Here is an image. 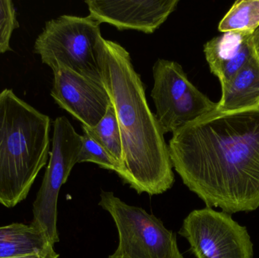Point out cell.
I'll list each match as a JSON object with an SVG mask.
<instances>
[{
	"label": "cell",
	"mask_w": 259,
	"mask_h": 258,
	"mask_svg": "<svg viewBox=\"0 0 259 258\" xmlns=\"http://www.w3.org/2000/svg\"><path fill=\"white\" fill-rule=\"evenodd\" d=\"M222 90V98L216 108L218 112H232L259 108V61L255 53Z\"/></svg>",
	"instance_id": "12"
},
{
	"label": "cell",
	"mask_w": 259,
	"mask_h": 258,
	"mask_svg": "<svg viewBox=\"0 0 259 258\" xmlns=\"http://www.w3.org/2000/svg\"><path fill=\"white\" fill-rule=\"evenodd\" d=\"M252 32L230 31L211 39L204 45L210 70L226 87L255 55Z\"/></svg>",
	"instance_id": "11"
},
{
	"label": "cell",
	"mask_w": 259,
	"mask_h": 258,
	"mask_svg": "<svg viewBox=\"0 0 259 258\" xmlns=\"http://www.w3.org/2000/svg\"><path fill=\"white\" fill-rule=\"evenodd\" d=\"M101 36L100 23L90 15H62L46 23L33 50L53 71L66 68L103 82L97 50Z\"/></svg>",
	"instance_id": "4"
},
{
	"label": "cell",
	"mask_w": 259,
	"mask_h": 258,
	"mask_svg": "<svg viewBox=\"0 0 259 258\" xmlns=\"http://www.w3.org/2000/svg\"><path fill=\"white\" fill-rule=\"evenodd\" d=\"M51 95L58 105L87 127H95L112 104L103 82L66 68L53 70Z\"/></svg>",
	"instance_id": "9"
},
{
	"label": "cell",
	"mask_w": 259,
	"mask_h": 258,
	"mask_svg": "<svg viewBox=\"0 0 259 258\" xmlns=\"http://www.w3.org/2000/svg\"><path fill=\"white\" fill-rule=\"evenodd\" d=\"M90 16L118 30L154 33L175 10L179 0H87Z\"/></svg>",
	"instance_id": "10"
},
{
	"label": "cell",
	"mask_w": 259,
	"mask_h": 258,
	"mask_svg": "<svg viewBox=\"0 0 259 258\" xmlns=\"http://www.w3.org/2000/svg\"><path fill=\"white\" fill-rule=\"evenodd\" d=\"M102 80L115 108L124 156L125 184L138 194L164 193L175 183L168 145L151 112L140 75L128 51L117 42L99 39Z\"/></svg>",
	"instance_id": "2"
},
{
	"label": "cell",
	"mask_w": 259,
	"mask_h": 258,
	"mask_svg": "<svg viewBox=\"0 0 259 258\" xmlns=\"http://www.w3.org/2000/svg\"><path fill=\"white\" fill-rule=\"evenodd\" d=\"M179 234L196 258H253L254 245L245 226L232 215L211 208L197 209L184 219Z\"/></svg>",
	"instance_id": "8"
},
{
	"label": "cell",
	"mask_w": 259,
	"mask_h": 258,
	"mask_svg": "<svg viewBox=\"0 0 259 258\" xmlns=\"http://www.w3.org/2000/svg\"><path fill=\"white\" fill-rule=\"evenodd\" d=\"M50 118L18 98L0 92V204L24 201L50 154Z\"/></svg>",
	"instance_id": "3"
},
{
	"label": "cell",
	"mask_w": 259,
	"mask_h": 258,
	"mask_svg": "<svg viewBox=\"0 0 259 258\" xmlns=\"http://www.w3.org/2000/svg\"><path fill=\"white\" fill-rule=\"evenodd\" d=\"M259 27V0H240L233 5L223 19L219 30L230 31L252 32Z\"/></svg>",
	"instance_id": "15"
},
{
	"label": "cell",
	"mask_w": 259,
	"mask_h": 258,
	"mask_svg": "<svg viewBox=\"0 0 259 258\" xmlns=\"http://www.w3.org/2000/svg\"><path fill=\"white\" fill-rule=\"evenodd\" d=\"M50 161L44 180L33 205L31 225L42 230L53 245L59 242L57 229V204L59 192L76 164L83 144L78 134L65 117L55 120Z\"/></svg>",
	"instance_id": "7"
},
{
	"label": "cell",
	"mask_w": 259,
	"mask_h": 258,
	"mask_svg": "<svg viewBox=\"0 0 259 258\" xmlns=\"http://www.w3.org/2000/svg\"><path fill=\"white\" fill-rule=\"evenodd\" d=\"M83 131L88 133L97 143L100 144L120 165L121 178L124 177V156L119 125L115 108L111 104L106 115L95 127H87L82 125Z\"/></svg>",
	"instance_id": "14"
},
{
	"label": "cell",
	"mask_w": 259,
	"mask_h": 258,
	"mask_svg": "<svg viewBox=\"0 0 259 258\" xmlns=\"http://www.w3.org/2000/svg\"><path fill=\"white\" fill-rule=\"evenodd\" d=\"M59 254L55 251L54 247L42 251V252L37 253V254H29V255L23 256V257L15 258H59Z\"/></svg>",
	"instance_id": "18"
},
{
	"label": "cell",
	"mask_w": 259,
	"mask_h": 258,
	"mask_svg": "<svg viewBox=\"0 0 259 258\" xmlns=\"http://www.w3.org/2000/svg\"><path fill=\"white\" fill-rule=\"evenodd\" d=\"M152 99L161 131L175 133L215 110L211 101L189 80L182 67L174 61L159 59L153 67Z\"/></svg>",
	"instance_id": "6"
},
{
	"label": "cell",
	"mask_w": 259,
	"mask_h": 258,
	"mask_svg": "<svg viewBox=\"0 0 259 258\" xmlns=\"http://www.w3.org/2000/svg\"><path fill=\"white\" fill-rule=\"evenodd\" d=\"M174 169L207 208L259 209V108L212 111L173 133Z\"/></svg>",
	"instance_id": "1"
},
{
	"label": "cell",
	"mask_w": 259,
	"mask_h": 258,
	"mask_svg": "<svg viewBox=\"0 0 259 258\" xmlns=\"http://www.w3.org/2000/svg\"><path fill=\"white\" fill-rule=\"evenodd\" d=\"M252 45H253L254 51L255 56L259 61V27L254 32L252 38Z\"/></svg>",
	"instance_id": "19"
},
{
	"label": "cell",
	"mask_w": 259,
	"mask_h": 258,
	"mask_svg": "<svg viewBox=\"0 0 259 258\" xmlns=\"http://www.w3.org/2000/svg\"><path fill=\"white\" fill-rule=\"evenodd\" d=\"M53 247L47 235L31 224L15 223L0 227V258L37 254Z\"/></svg>",
	"instance_id": "13"
},
{
	"label": "cell",
	"mask_w": 259,
	"mask_h": 258,
	"mask_svg": "<svg viewBox=\"0 0 259 258\" xmlns=\"http://www.w3.org/2000/svg\"><path fill=\"white\" fill-rule=\"evenodd\" d=\"M99 205L112 216L119 237L118 248L108 258H184L176 235L144 209L106 191L100 193Z\"/></svg>",
	"instance_id": "5"
},
{
	"label": "cell",
	"mask_w": 259,
	"mask_h": 258,
	"mask_svg": "<svg viewBox=\"0 0 259 258\" xmlns=\"http://www.w3.org/2000/svg\"><path fill=\"white\" fill-rule=\"evenodd\" d=\"M83 162H92L105 169L115 171L121 177L122 172L118 162L85 132H83V144L78 157V163Z\"/></svg>",
	"instance_id": "16"
},
{
	"label": "cell",
	"mask_w": 259,
	"mask_h": 258,
	"mask_svg": "<svg viewBox=\"0 0 259 258\" xmlns=\"http://www.w3.org/2000/svg\"><path fill=\"white\" fill-rule=\"evenodd\" d=\"M19 27L16 9L11 0H0V54L11 51V38Z\"/></svg>",
	"instance_id": "17"
}]
</instances>
